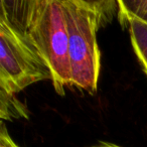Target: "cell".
<instances>
[{"instance_id": "obj_7", "label": "cell", "mask_w": 147, "mask_h": 147, "mask_svg": "<svg viewBox=\"0 0 147 147\" xmlns=\"http://www.w3.org/2000/svg\"><path fill=\"white\" fill-rule=\"evenodd\" d=\"M0 147H18L9 135L5 125H1V133H0Z\"/></svg>"}, {"instance_id": "obj_2", "label": "cell", "mask_w": 147, "mask_h": 147, "mask_svg": "<svg viewBox=\"0 0 147 147\" xmlns=\"http://www.w3.org/2000/svg\"><path fill=\"white\" fill-rule=\"evenodd\" d=\"M67 30L71 86L94 94L98 88L101 53L97 31L102 23V2L61 0Z\"/></svg>"}, {"instance_id": "obj_5", "label": "cell", "mask_w": 147, "mask_h": 147, "mask_svg": "<svg viewBox=\"0 0 147 147\" xmlns=\"http://www.w3.org/2000/svg\"><path fill=\"white\" fill-rule=\"evenodd\" d=\"M1 97V119L2 120H13L18 118H28V111L24 104L17 100L14 96L0 92Z\"/></svg>"}, {"instance_id": "obj_4", "label": "cell", "mask_w": 147, "mask_h": 147, "mask_svg": "<svg viewBox=\"0 0 147 147\" xmlns=\"http://www.w3.org/2000/svg\"><path fill=\"white\" fill-rule=\"evenodd\" d=\"M120 21L128 24L133 51L147 76V24L134 17H126Z\"/></svg>"}, {"instance_id": "obj_3", "label": "cell", "mask_w": 147, "mask_h": 147, "mask_svg": "<svg viewBox=\"0 0 147 147\" xmlns=\"http://www.w3.org/2000/svg\"><path fill=\"white\" fill-rule=\"evenodd\" d=\"M51 74L19 29L0 13V92L14 96Z\"/></svg>"}, {"instance_id": "obj_6", "label": "cell", "mask_w": 147, "mask_h": 147, "mask_svg": "<svg viewBox=\"0 0 147 147\" xmlns=\"http://www.w3.org/2000/svg\"><path fill=\"white\" fill-rule=\"evenodd\" d=\"M119 17H134L147 24V0H119L117 1Z\"/></svg>"}, {"instance_id": "obj_8", "label": "cell", "mask_w": 147, "mask_h": 147, "mask_svg": "<svg viewBox=\"0 0 147 147\" xmlns=\"http://www.w3.org/2000/svg\"><path fill=\"white\" fill-rule=\"evenodd\" d=\"M90 147H121V146L113 144V143H109V142H100L97 145H93V146H90Z\"/></svg>"}, {"instance_id": "obj_1", "label": "cell", "mask_w": 147, "mask_h": 147, "mask_svg": "<svg viewBox=\"0 0 147 147\" xmlns=\"http://www.w3.org/2000/svg\"><path fill=\"white\" fill-rule=\"evenodd\" d=\"M0 9L47 65L55 91L65 96V86H71V65L61 0H1Z\"/></svg>"}]
</instances>
